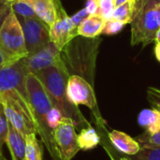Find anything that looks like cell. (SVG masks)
<instances>
[{
    "instance_id": "6da1fadb",
    "label": "cell",
    "mask_w": 160,
    "mask_h": 160,
    "mask_svg": "<svg viewBox=\"0 0 160 160\" xmlns=\"http://www.w3.org/2000/svg\"><path fill=\"white\" fill-rule=\"evenodd\" d=\"M102 39L77 36L61 51L62 60L69 76L78 75L91 85L95 84L97 59Z\"/></svg>"
},
{
    "instance_id": "7a4b0ae2",
    "label": "cell",
    "mask_w": 160,
    "mask_h": 160,
    "mask_svg": "<svg viewBox=\"0 0 160 160\" xmlns=\"http://www.w3.org/2000/svg\"><path fill=\"white\" fill-rule=\"evenodd\" d=\"M43 84L54 107L59 109L65 117L70 118L76 128L90 126L78 106L73 105L67 96V82L69 75L65 68L51 67L34 73Z\"/></svg>"
},
{
    "instance_id": "3957f363",
    "label": "cell",
    "mask_w": 160,
    "mask_h": 160,
    "mask_svg": "<svg viewBox=\"0 0 160 160\" xmlns=\"http://www.w3.org/2000/svg\"><path fill=\"white\" fill-rule=\"evenodd\" d=\"M27 98L32 108L37 124V132L44 143L52 160H61L53 142V132L47 124V115L52 108V103L39 79L34 74L29 73L25 81Z\"/></svg>"
},
{
    "instance_id": "277c9868",
    "label": "cell",
    "mask_w": 160,
    "mask_h": 160,
    "mask_svg": "<svg viewBox=\"0 0 160 160\" xmlns=\"http://www.w3.org/2000/svg\"><path fill=\"white\" fill-rule=\"evenodd\" d=\"M135 10L131 21L132 46L143 47L156 41L160 27V0H135Z\"/></svg>"
},
{
    "instance_id": "5b68a950",
    "label": "cell",
    "mask_w": 160,
    "mask_h": 160,
    "mask_svg": "<svg viewBox=\"0 0 160 160\" xmlns=\"http://www.w3.org/2000/svg\"><path fill=\"white\" fill-rule=\"evenodd\" d=\"M0 102L10 125L25 137L38 134L37 124L30 103L27 98L16 90L0 93Z\"/></svg>"
},
{
    "instance_id": "8992f818",
    "label": "cell",
    "mask_w": 160,
    "mask_h": 160,
    "mask_svg": "<svg viewBox=\"0 0 160 160\" xmlns=\"http://www.w3.org/2000/svg\"><path fill=\"white\" fill-rule=\"evenodd\" d=\"M27 54L20 21L11 8L0 27V55L3 66L14 64Z\"/></svg>"
},
{
    "instance_id": "52a82bcc",
    "label": "cell",
    "mask_w": 160,
    "mask_h": 160,
    "mask_svg": "<svg viewBox=\"0 0 160 160\" xmlns=\"http://www.w3.org/2000/svg\"><path fill=\"white\" fill-rule=\"evenodd\" d=\"M67 96L73 105L78 107L80 105H84L88 107L97 119L102 120L98 112L94 86L86 80L78 75L69 76L67 82Z\"/></svg>"
},
{
    "instance_id": "ba28073f",
    "label": "cell",
    "mask_w": 160,
    "mask_h": 160,
    "mask_svg": "<svg viewBox=\"0 0 160 160\" xmlns=\"http://www.w3.org/2000/svg\"><path fill=\"white\" fill-rule=\"evenodd\" d=\"M53 142L61 160H71L81 150L76 127L70 118L64 117L54 129Z\"/></svg>"
},
{
    "instance_id": "9c48e42d",
    "label": "cell",
    "mask_w": 160,
    "mask_h": 160,
    "mask_svg": "<svg viewBox=\"0 0 160 160\" xmlns=\"http://www.w3.org/2000/svg\"><path fill=\"white\" fill-rule=\"evenodd\" d=\"M26 50L29 53L36 52L50 42V27L38 18H19Z\"/></svg>"
},
{
    "instance_id": "30bf717a",
    "label": "cell",
    "mask_w": 160,
    "mask_h": 160,
    "mask_svg": "<svg viewBox=\"0 0 160 160\" xmlns=\"http://www.w3.org/2000/svg\"><path fill=\"white\" fill-rule=\"evenodd\" d=\"M20 62L29 73H36L51 67L66 69L62 60L61 51L52 42H50L46 47L36 52L27 54Z\"/></svg>"
},
{
    "instance_id": "8fae6325",
    "label": "cell",
    "mask_w": 160,
    "mask_h": 160,
    "mask_svg": "<svg viewBox=\"0 0 160 160\" xmlns=\"http://www.w3.org/2000/svg\"><path fill=\"white\" fill-rule=\"evenodd\" d=\"M56 7V20L50 27V38L60 51L74 38L78 36L77 26H75L63 7L61 0H54Z\"/></svg>"
},
{
    "instance_id": "7c38bea8",
    "label": "cell",
    "mask_w": 160,
    "mask_h": 160,
    "mask_svg": "<svg viewBox=\"0 0 160 160\" xmlns=\"http://www.w3.org/2000/svg\"><path fill=\"white\" fill-rule=\"evenodd\" d=\"M29 72L20 61L7 66L0 67V93L9 90H16L25 98L27 92L25 86L26 77ZM28 99V98H27Z\"/></svg>"
},
{
    "instance_id": "4fadbf2b",
    "label": "cell",
    "mask_w": 160,
    "mask_h": 160,
    "mask_svg": "<svg viewBox=\"0 0 160 160\" xmlns=\"http://www.w3.org/2000/svg\"><path fill=\"white\" fill-rule=\"evenodd\" d=\"M6 144L10 153L12 160L25 159V146L26 137L17 130L12 125L8 123V135L6 139Z\"/></svg>"
},
{
    "instance_id": "5bb4252c",
    "label": "cell",
    "mask_w": 160,
    "mask_h": 160,
    "mask_svg": "<svg viewBox=\"0 0 160 160\" xmlns=\"http://www.w3.org/2000/svg\"><path fill=\"white\" fill-rule=\"evenodd\" d=\"M108 136L112 145L119 152L128 156L136 155L142 148L141 144L135 139L131 138L122 131L112 130L109 133Z\"/></svg>"
},
{
    "instance_id": "9a60e30c",
    "label": "cell",
    "mask_w": 160,
    "mask_h": 160,
    "mask_svg": "<svg viewBox=\"0 0 160 160\" xmlns=\"http://www.w3.org/2000/svg\"><path fill=\"white\" fill-rule=\"evenodd\" d=\"M106 20L99 14L88 15L77 27L78 36L95 38L102 34Z\"/></svg>"
},
{
    "instance_id": "2e32d148",
    "label": "cell",
    "mask_w": 160,
    "mask_h": 160,
    "mask_svg": "<svg viewBox=\"0 0 160 160\" xmlns=\"http://www.w3.org/2000/svg\"><path fill=\"white\" fill-rule=\"evenodd\" d=\"M34 8L36 15L51 27L56 20V7L54 0H29Z\"/></svg>"
},
{
    "instance_id": "e0dca14e",
    "label": "cell",
    "mask_w": 160,
    "mask_h": 160,
    "mask_svg": "<svg viewBox=\"0 0 160 160\" xmlns=\"http://www.w3.org/2000/svg\"><path fill=\"white\" fill-rule=\"evenodd\" d=\"M138 124L148 133H156L160 130V112L158 110L144 109L138 115Z\"/></svg>"
},
{
    "instance_id": "ac0fdd59",
    "label": "cell",
    "mask_w": 160,
    "mask_h": 160,
    "mask_svg": "<svg viewBox=\"0 0 160 160\" xmlns=\"http://www.w3.org/2000/svg\"><path fill=\"white\" fill-rule=\"evenodd\" d=\"M100 142V138L96 129L91 126L85 127L81 129L78 134V144L81 150H91L98 146Z\"/></svg>"
},
{
    "instance_id": "d6986e66",
    "label": "cell",
    "mask_w": 160,
    "mask_h": 160,
    "mask_svg": "<svg viewBox=\"0 0 160 160\" xmlns=\"http://www.w3.org/2000/svg\"><path fill=\"white\" fill-rule=\"evenodd\" d=\"M135 0H128V2L117 6L112 13V18L123 22L124 24L130 23L134 15V10H135Z\"/></svg>"
},
{
    "instance_id": "ffe728a7",
    "label": "cell",
    "mask_w": 160,
    "mask_h": 160,
    "mask_svg": "<svg viewBox=\"0 0 160 160\" xmlns=\"http://www.w3.org/2000/svg\"><path fill=\"white\" fill-rule=\"evenodd\" d=\"M25 159L42 160V147L37 139V134H30L26 136Z\"/></svg>"
},
{
    "instance_id": "44dd1931",
    "label": "cell",
    "mask_w": 160,
    "mask_h": 160,
    "mask_svg": "<svg viewBox=\"0 0 160 160\" xmlns=\"http://www.w3.org/2000/svg\"><path fill=\"white\" fill-rule=\"evenodd\" d=\"M11 8L19 18H38L29 0H14Z\"/></svg>"
},
{
    "instance_id": "7402d4cb",
    "label": "cell",
    "mask_w": 160,
    "mask_h": 160,
    "mask_svg": "<svg viewBox=\"0 0 160 160\" xmlns=\"http://www.w3.org/2000/svg\"><path fill=\"white\" fill-rule=\"evenodd\" d=\"M131 160H160V147H142Z\"/></svg>"
},
{
    "instance_id": "603a6c76",
    "label": "cell",
    "mask_w": 160,
    "mask_h": 160,
    "mask_svg": "<svg viewBox=\"0 0 160 160\" xmlns=\"http://www.w3.org/2000/svg\"><path fill=\"white\" fill-rule=\"evenodd\" d=\"M142 147H160V130L156 133L144 132L136 138Z\"/></svg>"
},
{
    "instance_id": "cb8c5ba5",
    "label": "cell",
    "mask_w": 160,
    "mask_h": 160,
    "mask_svg": "<svg viewBox=\"0 0 160 160\" xmlns=\"http://www.w3.org/2000/svg\"><path fill=\"white\" fill-rule=\"evenodd\" d=\"M98 5V14L106 21L112 19L114 8H116L115 0H97Z\"/></svg>"
},
{
    "instance_id": "d4e9b609",
    "label": "cell",
    "mask_w": 160,
    "mask_h": 160,
    "mask_svg": "<svg viewBox=\"0 0 160 160\" xmlns=\"http://www.w3.org/2000/svg\"><path fill=\"white\" fill-rule=\"evenodd\" d=\"M64 117L65 116H64L63 112L56 107L52 106V108L49 111L48 115H47V124H48L49 128L53 132L54 129L61 123V121L63 120Z\"/></svg>"
},
{
    "instance_id": "484cf974",
    "label": "cell",
    "mask_w": 160,
    "mask_h": 160,
    "mask_svg": "<svg viewBox=\"0 0 160 160\" xmlns=\"http://www.w3.org/2000/svg\"><path fill=\"white\" fill-rule=\"evenodd\" d=\"M8 129V121L6 116L2 103L0 102V156H2V149L6 143V139Z\"/></svg>"
},
{
    "instance_id": "4316f807",
    "label": "cell",
    "mask_w": 160,
    "mask_h": 160,
    "mask_svg": "<svg viewBox=\"0 0 160 160\" xmlns=\"http://www.w3.org/2000/svg\"><path fill=\"white\" fill-rule=\"evenodd\" d=\"M126 24H124L121 22H118L114 19H109L106 21L102 34L104 35H108V36H112L115 34H118L119 32H121L123 30V28L125 27Z\"/></svg>"
},
{
    "instance_id": "83f0119b",
    "label": "cell",
    "mask_w": 160,
    "mask_h": 160,
    "mask_svg": "<svg viewBox=\"0 0 160 160\" xmlns=\"http://www.w3.org/2000/svg\"><path fill=\"white\" fill-rule=\"evenodd\" d=\"M146 97L151 106L160 112V89L156 87H148L146 90Z\"/></svg>"
},
{
    "instance_id": "f1b7e54d",
    "label": "cell",
    "mask_w": 160,
    "mask_h": 160,
    "mask_svg": "<svg viewBox=\"0 0 160 160\" xmlns=\"http://www.w3.org/2000/svg\"><path fill=\"white\" fill-rule=\"evenodd\" d=\"M11 10V3L6 0H0V27Z\"/></svg>"
},
{
    "instance_id": "f546056e",
    "label": "cell",
    "mask_w": 160,
    "mask_h": 160,
    "mask_svg": "<svg viewBox=\"0 0 160 160\" xmlns=\"http://www.w3.org/2000/svg\"><path fill=\"white\" fill-rule=\"evenodd\" d=\"M88 15H89V14L87 13L85 8H82L81 10H79L78 12H76L74 15H72V16L70 17V19H71L73 24H74L75 26L78 27V25H79V24H80V23H81Z\"/></svg>"
},
{
    "instance_id": "4dcf8cb0",
    "label": "cell",
    "mask_w": 160,
    "mask_h": 160,
    "mask_svg": "<svg viewBox=\"0 0 160 160\" xmlns=\"http://www.w3.org/2000/svg\"><path fill=\"white\" fill-rule=\"evenodd\" d=\"M84 8L89 15L98 14V5L97 0H87Z\"/></svg>"
},
{
    "instance_id": "1f68e13d",
    "label": "cell",
    "mask_w": 160,
    "mask_h": 160,
    "mask_svg": "<svg viewBox=\"0 0 160 160\" xmlns=\"http://www.w3.org/2000/svg\"><path fill=\"white\" fill-rule=\"evenodd\" d=\"M155 55L158 61L160 62V43L158 42H156V46H155Z\"/></svg>"
},
{
    "instance_id": "d6a6232c",
    "label": "cell",
    "mask_w": 160,
    "mask_h": 160,
    "mask_svg": "<svg viewBox=\"0 0 160 160\" xmlns=\"http://www.w3.org/2000/svg\"><path fill=\"white\" fill-rule=\"evenodd\" d=\"M128 1V0H115V5L117 7V6H120V5H122V4H124V3H126Z\"/></svg>"
},
{
    "instance_id": "836d02e7",
    "label": "cell",
    "mask_w": 160,
    "mask_h": 160,
    "mask_svg": "<svg viewBox=\"0 0 160 160\" xmlns=\"http://www.w3.org/2000/svg\"><path fill=\"white\" fill-rule=\"evenodd\" d=\"M155 42H158V43H160V27L157 33V36H156V41Z\"/></svg>"
},
{
    "instance_id": "e575fe53",
    "label": "cell",
    "mask_w": 160,
    "mask_h": 160,
    "mask_svg": "<svg viewBox=\"0 0 160 160\" xmlns=\"http://www.w3.org/2000/svg\"><path fill=\"white\" fill-rule=\"evenodd\" d=\"M1 66H3V60H2V57H1V55H0V67Z\"/></svg>"
},
{
    "instance_id": "d590c367",
    "label": "cell",
    "mask_w": 160,
    "mask_h": 160,
    "mask_svg": "<svg viewBox=\"0 0 160 160\" xmlns=\"http://www.w3.org/2000/svg\"><path fill=\"white\" fill-rule=\"evenodd\" d=\"M0 160H7L5 158H4V156L2 155V156H0Z\"/></svg>"
},
{
    "instance_id": "8d00e7d4",
    "label": "cell",
    "mask_w": 160,
    "mask_h": 160,
    "mask_svg": "<svg viewBox=\"0 0 160 160\" xmlns=\"http://www.w3.org/2000/svg\"><path fill=\"white\" fill-rule=\"evenodd\" d=\"M121 160H131V159H129V158H121Z\"/></svg>"
},
{
    "instance_id": "74e56055",
    "label": "cell",
    "mask_w": 160,
    "mask_h": 160,
    "mask_svg": "<svg viewBox=\"0 0 160 160\" xmlns=\"http://www.w3.org/2000/svg\"><path fill=\"white\" fill-rule=\"evenodd\" d=\"M6 1H7V2H10V3H11V2H13L14 0H6Z\"/></svg>"
},
{
    "instance_id": "f35d334b",
    "label": "cell",
    "mask_w": 160,
    "mask_h": 160,
    "mask_svg": "<svg viewBox=\"0 0 160 160\" xmlns=\"http://www.w3.org/2000/svg\"><path fill=\"white\" fill-rule=\"evenodd\" d=\"M23 160H26V159H23Z\"/></svg>"
}]
</instances>
